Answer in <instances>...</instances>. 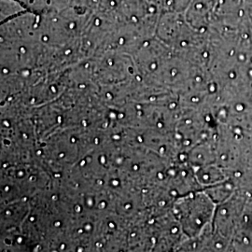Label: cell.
<instances>
[{
    "mask_svg": "<svg viewBox=\"0 0 252 252\" xmlns=\"http://www.w3.org/2000/svg\"><path fill=\"white\" fill-rule=\"evenodd\" d=\"M216 0H192L184 17L190 27L201 33H207L213 24Z\"/></svg>",
    "mask_w": 252,
    "mask_h": 252,
    "instance_id": "cell-1",
    "label": "cell"
},
{
    "mask_svg": "<svg viewBox=\"0 0 252 252\" xmlns=\"http://www.w3.org/2000/svg\"><path fill=\"white\" fill-rule=\"evenodd\" d=\"M27 7L19 0H1V23L27 11Z\"/></svg>",
    "mask_w": 252,
    "mask_h": 252,
    "instance_id": "cell-2",
    "label": "cell"
}]
</instances>
